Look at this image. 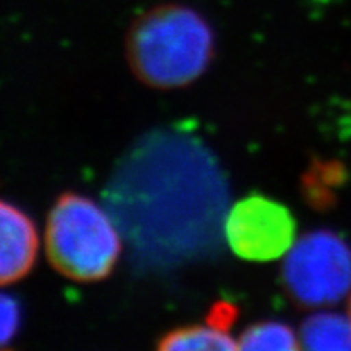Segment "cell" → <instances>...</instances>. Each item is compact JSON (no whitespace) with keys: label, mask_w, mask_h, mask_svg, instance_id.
Listing matches in <instances>:
<instances>
[{"label":"cell","mask_w":351,"mask_h":351,"mask_svg":"<svg viewBox=\"0 0 351 351\" xmlns=\"http://www.w3.org/2000/svg\"><path fill=\"white\" fill-rule=\"evenodd\" d=\"M127 56L134 73L153 88L186 86L205 72L213 56V33L200 13L165 3L130 26Z\"/></svg>","instance_id":"6da1fadb"},{"label":"cell","mask_w":351,"mask_h":351,"mask_svg":"<svg viewBox=\"0 0 351 351\" xmlns=\"http://www.w3.org/2000/svg\"><path fill=\"white\" fill-rule=\"evenodd\" d=\"M46 254L51 265L75 282H98L111 274L119 258L121 232L96 202L64 194L46 223Z\"/></svg>","instance_id":"7a4b0ae2"},{"label":"cell","mask_w":351,"mask_h":351,"mask_svg":"<svg viewBox=\"0 0 351 351\" xmlns=\"http://www.w3.org/2000/svg\"><path fill=\"white\" fill-rule=\"evenodd\" d=\"M288 293L302 306L335 304L351 293V249L330 231L307 232L283 263Z\"/></svg>","instance_id":"3957f363"},{"label":"cell","mask_w":351,"mask_h":351,"mask_svg":"<svg viewBox=\"0 0 351 351\" xmlns=\"http://www.w3.org/2000/svg\"><path fill=\"white\" fill-rule=\"evenodd\" d=\"M225 236L236 256L269 262L283 257L293 247L296 221L285 205L263 195H251L228 212Z\"/></svg>","instance_id":"277c9868"},{"label":"cell","mask_w":351,"mask_h":351,"mask_svg":"<svg viewBox=\"0 0 351 351\" xmlns=\"http://www.w3.org/2000/svg\"><path fill=\"white\" fill-rule=\"evenodd\" d=\"M38 231L19 207L0 200V287L29 274L38 256Z\"/></svg>","instance_id":"5b68a950"},{"label":"cell","mask_w":351,"mask_h":351,"mask_svg":"<svg viewBox=\"0 0 351 351\" xmlns=\"http://www.w3.org/2000/svg\"><path fill=\"white\" fill-rule=\"evenodd\" d=\"M300 339L309 350H351L350 315L319 313L302 324Z\"/></svg>","instance_id":"8992f818"},{"label":"cell","mask_w":351,"mask_h":351,"mask_svg":"<svg viewBox=\"0 0 351 351\" xmlns=\"http://www.w3.org/2000/svg\"><path fill=\"white\" fill-rule=\"evenodd\" d=\"M160 350L171 351H197V350H236L238 341L232 340V337L226 330L210 326H192L181 327L169 332L158 343Z\"/></svg>","instance_id":"52a82bcc"},{"label":"cell","mask_w":351,"mask_h":351,"mask_svg":"<svg viewBox=\"0 0 351 351\" xmlns=\"http://www.w3.org/2000/svg\"><path fill=\"white\" fill-rule=\"evenodd\" d=\"M301 346L296 333L283 322H261L249 327L239 337L238 348L241 350H280L289 351Z\"/></svg>","instance_id":"ba28073f"},{"label":"cell","mask_w":351,"mask_h":351,"mask_svg":"<svg viewBox=\"0 0 351 351\" xmlns=\"http://www.w3.org/2000/svg\"><path fill=\"white\" fill-rule=\"evenodd\" d=\"M20 326V307L10 296L0 295V346L8 343Z\"/></svg>","instance_id":"9c48e42d"},{"label":"cell","mask_w":351,"mask_h":351,"mask_svg":"<svg viewBox=\"0 0 351 351\" xmlns=\"http://www.w3.org/2000/svg\"><path fill=\"white\" fill-rule=\"evenodd\" d=\"M236 315V309L231 304H226V302H219L213 307V311L210 313L208 317V324L210 326L219 328V330H226L228 332V326L234 320Z\"/></svg>","instance_id":"30bf717a"},{"label":"cell","mask_w":351,"mask_h":351,"mask_svg":"<svg viewBox=\"0 0 351 351\" xmlns=\"http://www.w3.org/2000/svg\"><path fill=\"white\" fill-rule=\"evenodd\" d=\"M348 315H350V319H351V298H350V313H348Z\"/></svg>","instance_id":"8fae6325"}]
</instances>
